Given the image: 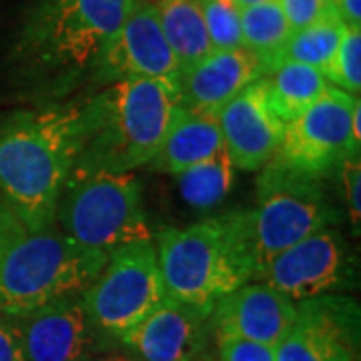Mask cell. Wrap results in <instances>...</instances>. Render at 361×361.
Instances as JSON below:
<instances>
[{
  "label": "cell",
  "instance_id": "6da1fadb",
  "mask_svg": "<svg viewBox=\"0 0 361 361\" xmlns=\"http://www.w3.org/2000/svg\"><path fill=\"white\" fill-rule=\"evenodd\" d=\"M179 109V82L173 80L130 78L104 85L80 104L78 153L68 177L133 173L149 165Z\"/></svg>",
  "mask_w": 361,
  "mask_h": 361
},
{
  "label": "cell",
  "instance_id": "7a4b0ae2",
  "mask_svg": "<svg viewBox=\"0 0 361 361\" xmlns=\"http://www.w3.org/2000/svg\"><path fill=\"white\" fill-rule=\"evenodd\" d=\"M78 139L80 104L16 113L0 125V197L28 231L54 223Z\"/></svg>",
  "mask_w": 361,
  "mask_h": 361
},
{
  "label": "cell",
  "instance_id": "3957f363",
  "mask_svg": "<svg viewBox=\"0 0 361 361\" xmlns=\"http://www.w3.org/2000/svg\"><path fill=\"white\" fill-rule=\"evenodd\" d=\"M165 295L211 313L221 297L253 281L257 263L251 211H229L155 237Z\"/></svg>",
  "mask_w": 361,
  "mask_h": 361
},
{
  "label": "cell",
  "instance_id": "277c9868",
  "mask_svg": "<svg viewBox=\"0 0 361 361\" xmlns=\"http://www.w3.org/2000/svg\"><path fill=\"white\" fill-rule=\"evenodd\" d=\"M106 255L75 243L56 223L39 231L23 229L0 255V313L23 317L52 301L80 297Z\"/></svg>",
  "mask_w": 361,
  "mask_h": 361
},
{
  "label": "cell",
  "instance_id": "5b68a950",
  "mask_svg": "<svg viewBox=\"0 0 361 361\" xmlns=\"http://www.w3.org/2000/svg\"><path fill=\"white\" fill-rule=\"evenodd\" d=\"M133 0H35L18 52L35 73L66 80L90 71Z\"/></svg>",
  "mask_w": 361,
  "mask_h": 361
},
{
  "label": "cell",
  "instance_id": "8992f818",
  "mask_svg": "<svg viewBox=\"0 0 361 361\" xmlns=\"http://www.w3.org/2000/svg\"><path fill=\"white\" fill-rule=\"evenodd\" d=\"M54 223L75 243L104 253L127 243L153 239L141 180L133 173L97 171L68 177Z\"/></svg>",
  "mask_w": 361,
  "mask_h": 361
},
{
  "label": "cell",
  "instance_id": "52a82bcc",
  "mask_svg": "<svg viewBox=\"0 0 361 361\" xmlns=\"http://www.w3.org/2000/svg\"><path fill=\"white\" fill-rule=\"evenodd\" d=\"M337 223L339 211L323 191L319 179L267 163L257 180V207L251 211L255 277L281 251Z\"/></svg>",
  "mask_w": 361,
  "mask_h": 361
},
{
  "label": "cell",
  "instance_id": "ba28073f",
  "mask_svg": "<svg viewBox=\"0 0 361 361\" xmlns=\"http://www.w3.org/2000/svg\"><path fill=\"white\" fill-rule=\"evenodd\" d=\"M153 239L109 251L103 269L82 293V305L97 336L118 339L165 299Z\"/></svg>",
  "mask_w": 361,
  "mask_h": 361
},
{
  "label": "cell",
  "instance_id": "9c48e42d",
  "mask_svg": "<svg viewBox=\"0 0 361 361\" xmlns=\"http://www.w3.org/2000/svg\"><path fill=\"white\" fill-rule=\"evenodd\" d=\"M355 99L329 85L315 103L285 123L283 139L269 165L319 180L336 173L345 157L360 153L351 135Z\"/></svg>",
  "mask_w": 361,
  "mask_h": 361
},
{
  "label": "cell",
  "instance_id": "30bf717a",
  "mask_svg": "<svg viewBox=\"0 0 361 361\" xmlns=\"http://www.w3.org/2000/svg\"><path fill=\"white\" fill-rule=\"evenodd\" d=\"M351 277L353 255L348 241L336 227H327L275 255L255 279L291 301H303L348 287Z\"/></svg>",
  "mask_w": 361,
  "mask_h": 361
},
{
  "label": "cell",
  "instance_id": "8fae6325",
  "mask_svg": "<svg viewBox=\"0 0 361 361\" xmlns=\"http://www.w3.org/2000/svg\"><path fill=\"white\" fill-rule=\"evenodd\" d=\"M90 71L101 85L130 78H165L179 82V66L163 35L153 2L133 0L123 25L106 40Z\"/></svg>",
  "mask_w": 361,
  "mask_h": 361
},
{
  "label": "cell",
  "instance_id": "7c38bea8",
  "mask_svg": "<svg viewBox=\"0 0 361 361\" xmlns=\"http://www.w3.org/2000/svg\"><path fill=\"white\" fill-rule=\"evenodd\" d=\"M360 307L348 297L299 301L297 319L275 345L277 361H357Z\"/></svg>",
  "mask_w": 361,
  "mask_h": 361
},
{
  "label": "cell",
  "instance_id": "4fadbf2b",
  "mask_svg": "<svg viewBox=\"0 0 361 361\" xmlns=\"http://www.w3.org/2000/svg\"><path fill=\"white\" fill-rule=\"evenodd\" d=\"M217 123L233 167L249 173L265 167L283 139L285 121L271 106L265 75L225 104Z\"/></svg>",
  "mask_w": 361,
  "mask_h": 361
},
{
  "label": "cell",
  "instance_id": "5bb4252c",
  "mask_svg": "<svg viewBox=\"0 0 361 361\" xmlns=\"http://www.w3.org/2000/svg\"><path fill=\"white\" fill-rule=\"evenodd\" d=\"M80 297L59 299L23 317H14L26 361H89L94 357L99 336Z\"/></svg>",
  "mask_w": 361,
  "mask_h": 361
},
{
  "label": "cell",
  "instance_id": "9a60e30c",
  "mask_svg": "<svg viewBox=\"0 0 361 361\" xmlns=\"http://www.w3.org/2000/svg\"><path fill=\"white\" fill-rule=\"evenodd\" d=\"M209 317L211 313L165 297L121 343L137 361H197L207 345Z\"/></svg>",
  "mask_w": 361,
  "mask_h": 361
},
{
  "label": "cell",
  "instance_id": "2e32d148",
  "mask_svg": "<svg viewBox=\"0 0 361 361\" xmlns=\"http://www.w3.org/2000/svg\"><path fill=\"white\" fill-rule=\"evenodd\" d=\"M217 337H239L275 348L297 319V303L267 283H245L211 311Z\"/></svg>",
  "mask_w": 361,
  "mask_h": 361
},
{
  "label": "cell",
  "instance_id": "e0dca14e",
  "mask_svg": "<svg viewBox=\"0 0 361 361\" xmlns=\"http://www.w3.org/2000/svg\"><path fill=\"white\" fill-rule=\"evenodd\" d=\"M267 73V65L245 47L211 51L179 77L180 106L193 113L217 115L247 85Z\"/></svg>",
  "mask_w": 361,
  "mask_h": 361
},
{
  "label": "cell",
  "instance_id": "ac0fdd59",
  "mask_svg": "<svg viewBox=\"0 0 361 361\" xmlns=\"http://www.w3.org/2000/svg\"><path fill=\"white\" fill-rule=\"evenodd\" d=\"M223 147L217 115L193 113L180 106L149 167L157 173L179 175L213 157Z\"/></svg>",
  "mask_w": 361,
  "mask_h": 361
},
{
  "label": "cell",
  "instance_id": "d6986e66",
  "mask_svg": "<svg viewBox=\"0 0 361 361\" xmlns=\"http://www.w3.org/2000/svg\"><path fill=\"white\" fill-rule=\"evenodd\" d=\"M155 6L180 77L213 51L199 0H159Z\"/></svg>",
  "mask_w": 361,
  "mask_h": 361
},
{
  "label": "cell",
  "instance_id": "ffe728a7",
  "mask_svg": "<svg viewBox=\"0 0 361 361\" xmlns=\"http://www.w3.org/2000/svg\"><path fill=\"white\" fill-rule=\"evenodd\" d=\"M265 78L271 106L285 123L301 115L329 89V80L322 71L293 61H281Z\"/></svg>",
  "mask_w": 361,
  "mask_h": 361
},
{
  "label": "cell",
  "instance_id": "44dd1931",
  "mask_svg": "<svg viewBox=\"0 0 361 361\" xmlns=\"http://www.w3.org/2000/svg\"><path fill=\"white\" fill-rule=\"evenodd\" d=\"M345 28L348 26L341 23L336 8L331 6L319 20H315L313 25L305 26V28L293 30L289 35L283 51H281V56H279V63L293 61V63L313 66L323 73L339 49V42L345 35Z\"/></svg>",
  "mask_w": 361,
  "mask_h": 361
},
{
  "label": "cell",
  "instance_id": "7402d4cb",
  "mask_svg": "<svg viewBox=\"0 0 361 361\" xmlns=\"http://www.w3.org/2000/svg\"><path fill=\"white\" fill-rule=\"evenodd\" d=\"M241 35L243 47L267 65V68L279 63L285 42L291 35L283 11L277 0L261 2L241 8Z\"/></svg>",
  "mask_w": 361,
  "mask_h": 361
},
{
  "label": "cell",
  "instance_id": "603a6c76",
  "mask_svg": "<svg viewBox=\"0 0 361 361\" xmlns=\"http://www.w3.org/2000/svg\"><path fill=\"white\" fill-rule=\"evenodd\" d=\"M235 179V167L225 145L207 161L177 175L183 199L199 211L217 207L229 195Z\"/></svg>",
  "mask_w": 361,
  "mask_h": 361
},
{
  "label": "cell",
  "instance_id": "cb8c5ba5",
  "mask_svg": "<svg viewBox=\"0 0 361 361\" xmlns=\"http://www.w3.org/2000/svg\"><path fill=\"white\" fill-rule=\"evenodd\" d=\"M199 6L213 51H231L243 47L241 8L233 0H199Z\"/></svg>",
  "mask_w": 361,
  "mask_h": 361
},
{
  "label": "cell",
  "instance_id": "d4e9b609",
  "mask_svg": "<svg viewBox=\"0 0 361 361\" xmlns=\"http://www.w3.org/2000/svg\"><path fill=\"white\" fill-rule=\"evenodd\" d=\"M323 77L337 89L349 94H360L361 90V28H345L331 63L323 71Z\"/></svg>",
  "mask_w": 361,
  "mask_h": 361
},
{
  "label": "cell",
  "instance_id": "484cf974",
  "mask_svg": "<svg viewBox=\"0 0 361 361\" xmlns=\"http://www.w3.org/2000/svg\"><path fill=\"white\" fill-rule=\"evenodd\" d=\"M341 171V183H343V193H345V205H348L349 221L353 233L360 235L361 223V161L360 153H351L343 159L339 165Z\"/></svg>",
  "mask_w": 361,
  "mask_h": 361
},
{
  "label": "cell",
  "instance_id": "4316f807",
  "mask_svg": "<svg viewBox=\"0 0 361 361\" xmlns=\"http://www.w3.org/2000/svg\"><path fill=\"white\" fill-rule=\"evenodd\" d=\"M221 361H277L275 348L239 337H217Z\"/></svg>",
  "mask_w": 361,
  "mask_h": 361
},
{
  "label": "cell",
  "instance_id": "83f0119b",
  "mask_svg": "<svg viewBox=\"0 0 361 361\" xmlns=\"http://www.w3.org/2000/svg\"><path fill=\"white\" fill-rule=\"evenodd\" d=\"M277 2L283 11L291 32L313 25L331 8L329 0H277Z\"/></svg>",
  "mask_w": 361,
  "mask_h": 361
},
{
  "label": "cell",
  "instance_id": "f1b7e54d",
  "mask_svg": "<svg viewBox=\"0 0 361 361\" xmlns=\"http://www.w3.org/2000/svg\"><path fill=\"white\" fill-rule=\"evenodd\" d=\"M0 361H26L23 339L14 317L0 313Z\"/></svg>",
  "mask_w": 361,
  "mask_h": 361
},
{
  "label": "cell",
  "instance_id": "f546056e",
  "mask_svg": "<svg viewBox=\"0 0 361 361\" xmlns=\"http://www.w3.org/2000/svg\"><path fill=\"white\" fill-rule=\"evenodd\" d=\"M23 229H25V225L14 215L8 203L0 197V255Z\"/></svg>",
  "mask_w": 361,
  "mask_h": 361
},
{
  "label": "cell",
  "instance_id": "4dcf8cb0",
  "mask_svg": "<svg viewBox=\"0 0 361 361\" xmlns=\"http://www.w3.org/2000/svg\"><path fill=\"white\" fill-rule=\"evenodd\" d=\"M348 28H361V0H329Z\"/></svg>",
  "mask_w": 361,
  "mask_h": 361
},
{
  "label": "cell",
  "instance_id": "1f68e13d",
  "mask_svg": "<svg viewBox=\"0 0 361 361\" xmlns=\"http://www.w3.org/2000/svg\"><path fill=\"white\" fill-rule=\"evenodd\" d=\"M351 135H353V141L360 145L361 142V103H360V99H355V104H353V115H351Z\"/></svg>",
  "mask_w": 361,
  "mask_h": 361
},
{
  "label": "cell",
  "instance_id": "d6a6232c",
  "mask_svg": "<svg viewBox=\"0 0 361 361\" xmlns=\"http://www.w3.org/2000/svg\"><path fill=\"white\" fill-rule=\"evenodd\" d=\"M89 361H137L130 355H104V357H90Z\"/></svg>",
  "mask_w": 361,
  "mask_h": 361
},
{
  "label": "cell",
  "instance_id": "836d02e7",
  "mask_svg": "<svg viewBox=\"0 0 361 361\" xmlns=\"http://www.w3.org/2000/svg\"><path fill=\"white\" fill-rule=\"evenodd\" d=\"M239 8H245V6H253V4H261V2H269V0H233Z\"/></svg>",
  "mask_w": 361,
  "mask_h": 361
}]
</instances>
